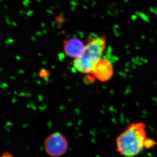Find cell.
I'll return each instance as SVG.
<instances>
[{
	"label": "cell",
	"instance_id": "1",
	"mask_svg": "<svg viewBox=\"0 0 157 157\" xmlns=\"http://www.w3.org/2000/svg\"><path fill=\"white\" fill-rule=\"evenodd\" d=\"M146 127L143 122L130 124L116 138L117 151L124 157L138 156L145 148V142L148 137Z\"/></svg>",
	"mask_w": 157,
	"mask_h": 157
},
{
	"label": "cell",
	"instance_id": "2",
	"mask_svg": "<svg viewBox=\"0 0 157 157\" xmlns=\"http://www.w3.org/2000/svg\"><path fill=\"white\" fill-rule=\"evenodd\" d=\"M105 48L104 36L89 38L84 51L74 60V67L82 73H93L96 64L101 59Z\"/></svg>",
	"mask_w": 157,
	"mask_h": 157
},
{
	"label": "cell",
	"instance_id": "3",
	"mask_svg": "<svg viewBox=\"0 0 157 157\" xmlns=\"http://www.w3.org/2000/svg\"><path fill=\"white\" fill-rule=\"evenodd\" d=\"M68 142L64 136L60 132L49 135L44 141V149L46 154L52 157L63 156L68 149Z\"/></svg>",
	"mask_w": 157,
	"mask_h": 157
},
{
	"label": "cell",
	"instance_id": "4",
	"mask_svg": "<svg viewBox=\"0 0 157 157\" xmlns=\"http://www.w3.org/2000/svg\"><path fill=\"white\" fill-rule=\"evenodd\" d=\"M113 73V68L110 62L107 59H101L96 64L92 73L99 80L106 81L111 77Z\"/></svg>",
	"mask_w": 157,
	"mask_h": 157
},
{
	"label": "cell",
	"instance_id": "5",
	"mask_svg": "<svg viewBox=\"0 0 157 157\" xmlns=\"http://www.w3.org/2000/svg\"><path fill=\"white\" fill-rule=\"evenodd\" d=\"M85 46L78 38H72L65 41L64 50L67 56L76 59L82 55Z\"/></svg>",
	"mask_w": 157,
	"mask_h": 157
},
{
	"label": "cell",
	"instance_id": "6",
	"mask_svg": "<svg viewBox=\"0 0 157 157\" xmlns=\"http://www.w3.org/2000/svg\"><path fill=\"white\" fill-rule=\"evenodd\" d=\"M156 142H155V140L148 137L145 141L144 147L146 149H151V148H153L154 146L156 145Z\"/></svg>",
	"mask_w": 157,
	"mask_h": 157
},
{
	"label": "cell",
	"instance_id": "7",
	"mask_svg": "<svg viewBox=\"0 0 157 157\" xmlns=\"http://www.w3.org/2000/svg\"><path fill=\"white\" fill-rule=\"evenodd\" d=\"M1 157H13V155L9 152H5L3 153Z\"/></svg>",
	"mask_w": 157,
	"mask_h": 157
}]
</instances>
